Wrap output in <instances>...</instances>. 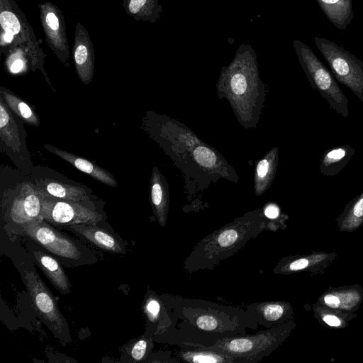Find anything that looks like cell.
<instances>
[{
    "label": "cell",
    "instance_id": "obj_1",
    "mask_svg": "<svg viewBox=\"0 0 363 363\" xmlns=\"http://www.w3.org/2000/svg\"><path fill=\"white\" fill-rule=\"evenodd\" d=\"M167 311L174 344L182 347H208L225 337L245 335L258 324L245 311L205 300L179 296L169 301ZM167 309V308H166Z\"/></svg>",
    "mask_w": 363,
    "mask_h": 363
},
{
    "label": "cell",
    "instance_id": "obj_2",
    "mask_svg": "<svg viewBox=\"0 0 363 363\" xmlns=\"http://www.w3.org/2000/svg\"><path fill=\"white\" fill-rule=\"evenodd\" d=\"M264 228L259 218H242L229 223L203 238L185 259L184 269L190 273L213 269L233 256Z\"/></svg>",
    "mask_w": 363,
    "mask_h": 363
},
{
    "label": "cell",
    "instance_id": "obj_3",
    "mask_svg": "<svg viewBox=\"0 0 363 363\" xmlns=\"http://www.w3.org/2000/svg\"><path fill=\"white\" fill-rule=\"evenodd\" d=\"M295 327L296 323L292 319L256 334L223 338L213 345L202 348L232 356L239 363H256L279 347L290 336Z\"/></svg>",
    "mask_w": 363,
    "mask_h": 363
},
{
    "label": "cell",
    "instance_id": "obj_4",
    "mask_svg": "<svg viewBox=\"0 0 363 363\" xmlns=\"http://www.w3.org/2000/svg\"><path fill=\"white\" fill-rule=\"evenodd\" d=\"M18 227L24 235L57 257L65 265L77 266L88 263L86 261L92 262L89 256H86L87 248L42 218Z\"/></svg>",
    "mask_w": 363,
    "mask_h": 363
},
{
    "label": "cell",
    "instance_id": "obj_5",
    "mask_svg": "<svg viewBox=\"0 0 363 363\" xmlns=\"http://www.w3.org/2000/svg\"><path fill=\"white\" fill-rule=\"evenodd\" d=\"M0 24L1 31L13 37L8 50L23 48L30 60L31 69H40L50 85L44 69L45 54L32 27L14 0H0Z\"/></svg>",
    "mask_w": 363,
    "mask_h": 363
},
{
    "label": "cell",
    "instance_id": "obj_6",
    "mask_svg": "<svg viewBox=\"0 0 363 363\" xmlns=\"http://www.w3.org/2000/svg\"><path fill=\"white\" fill-rule=\"evenodd\" d=\"M297 50L303 69L312 87L322 96L334 111L343 118H347V98L331 72L307 45L299 43Z\"/></svg>",
    "mask_w": 363,
    "mask_h": 363
},
{
    "label": "cell",
    "instance_id": "obj_7",
    "mask_svg": "<svg viewBox=\"0 0 363 363\" xmlns=\"http://www.w3.org/2000/svg\"><path fill=\"white\" fill-rule=\"evenodd\" d=\"M315 42L335 79L363 102V62L325 39L315 38Z\"/></svg>",
    "mask_w": 363,
    "mask_h": 363
},
{
    "label": "cell",
    "instance_id": "obj_8",
    "mask_svg": "<svg viewBox=\"0 0 363 363\" xmlns=\"http://www.w3.org/2000/svg\"><path fill=\"white\" fill-rule=\"evenodd\" d=\"M26 285L34 308L55 337L69 341V327L53 294L35 271L26 272Z\"/></svg>",
    "mask_w": 363,
    "mask_h": 363
},
{
    "label": "cell",
    "instance_id": "obj_9",
    "mask_svg": "<svg viewBox=\"0 0 363 363\" xmlns=\"http://www.w3.org/2000/svg\"><path fill=\"white\" fill-rule=\"evenodd\" d=\"M40 196L41 218L59 228L102 221L103 215L89 201L59 200Z\"/></svg>",
    "mask_w": 363,
    "mask_h": 363
},
{
    "label": "cell",
    "instance_id": "obj_10",
    "mask_svg": "<svg viewBox=\"0 0 363 363\" xmlns=\"http://www.w3.org/2000/svg\"><path fill=\"white\" fill-rule=\"evenodd\" d=\"M38 9L48 45L63 65L69 66V48L62 10L50 1L39 4Z\"/></svg>",
    "mask_w": 363,
    "mask_h": 363
},
{
    "label": "cell",
    "instance_id": "obj_11",
    "mask_svg": "<svg viewBox=\"0 0 363 363\" xmlns=\"http://www.w3.org/2000/svg\"><path fill=\"white\" fill-rule=\"evenodd\" d=\"M337 257L335 252L313 251L306 255H289L279 260L274 268V274H289L308 272L313 275L323 274Z\"/></svg>",
    "mask_w": 363,
    "mask_h": 363
},
{
    "label": "cell",
    "instance_id": "obj_12",
    "mask_svg": "<svg viewBox=\"0 0 363 363\" xmlns=\"http://www.w3.org/2000/svg\"><path fill=\"white\" fill-rule=\"evenodd\" d=\"M41 199L35 184L23 182L9 208V218L21 226L41 218Z\"/></svg>",
    "mask_w": 363,
    "mask_h": 363
},
{
    "label": "cell",
    "instance_id": "obj_13",
    "mask_svg": "<svg viewBox=\"0 0 363 363\" xmlns=\"http://www.w3.org/2000/svg\"><path fill=\"white\" fill-rule=\"evenodd\" d=\"M72 55L79 79L84 84H89L94 75L95 53L91 38L79 22L75 27Z\"/></svg>",
    "mask_w": 363,
    "mask_h": 363
},
{
    "label": "cell",
    "instance_id": "obj_14",
    "mask_svg": "<svg viewBox=\"0 0 363 363\" xmlns=\"http://www.w3.org/2000/svg\"><path fill=\"white\" fill-rule=\"evenodd\" d=\"M77 236L88 241L107 252L116 254H125L124 242L113 231H110L96 223H82L65 228Z\"/></svg>",
    "mask_w": 363,
    "mask_h": 363
},
{
    "label": "cell",
    "instance_id": "obj_15",
    "mask_svg": "<svg viewBox=\"0 0 363 363\" xmlns=\"http://www.w3.org/2000/svg\"><path fill=\"white\" fill-rule=\"evenodd\" d=\"M246 311L258 324L270 328L294 319L291 305L285 301L253 303L246 306Z\"/></svg>",
    "mask_w": 363,
    "mask_h": 363
},
{
    "label": "cell",
    "instance_id": "obj_16",
    "mask_svg": "<svg viewBox=\"0 0 363 363\" xmlns=\"http://www.w3.org/2000/svg\"><path fill=\"white\" fill-rule=\"evenodd\" d=\"M363 301V289L354 284L339 287H329L316 303L347 311L357 312Z\"/></svg>",
    "mask_w": 363,
    "mask_h": 363
},
{
    "label": "cell",
    "instance_id": "obj_17",
    "mask_svg": "<svg viewBox=\"0 0 363 363\" xmlns=\"http://www.w3.org/2000/svg\"><path fill=\"white\" fill-rule=\"evenodd\" d=\"M38 193L43 196L59 200L89 201L85 189L65 184L52 179H40L35 181Z\"/></svg>",
    "mask_w": 363,
    "mask_h": 363
},
{
    "label": "cell",
    "instance_id": "obj_18",
    "mask_svg": "<svg viewBox=\"0 0 363 363\" xmlns=\"http://www.w3.org/2000/svg\"><path fill=\"white\" fill-rule=\"evenodd\" d=\"M31 255L53 286L61 294L67 295L71 292L70 281L59 261L41 250L31 249Z\"/></svg>",
    "mask_w": 363,
    "mask_h": 363
},
{
    "label": "cell",
    "instance_id": "obj_19",
    "mask_svg": "<svg viewBox=\"0 0 363 363\" xmlns=\"http://www.w3.org/2000/svg\"><path fill=\"white\" fill-rule=\"evenodd\" d=\"M45 147L71 164L76 169L89 175L94 179L111 187H116L118 186L116 179L109 172L98 166L93 162L48 144L45 145Z\"/></svg>",
    "mask_w": 363,
    "mask_h": 363
},
{
    "label": "cell",
    "instance_id": "obj_20",
    "mask_svg": "<svg viewBox=\"0 0 363 363\" xmlns=\"http://www.w3.org/2000/svg\"><path fill=\"white\" fill-rule=\"evenodd\" d=\"M350 145H339L327 150L320 159L319 169L324 176L333 177L345 168L355 154Z\"/></svg>",
    "mask_w": 363,
    "mask_h": 363
},
{
    "label": "cell",
    "instance_id": "obj_21",
    "mask_svg": "<svg viewBox=\"0 0 363 363\" xmlns=\"http://www.w3.org/2000/svg\"><path fill=\"white\" fill-rule=\"evenodd\" d=\"M312 310L314 318L328 328L345 329L357 316L355 312L331 308L316 302L312 305Z\"/></svg>",
    "mask_w": 363,
    "mask_h": 363
},
{
    "label": "cell",
    "instance_id": "obj_22",
    "mask_svg": "<svg viewBox=\"0 0 363 363\" xmlns=\"http://www.w3.org/2000/svg\"><path fill=\"white\" fill-rule=\"evenodd\" d=\"M178 357L182 361L193 363H239L232 356L199 347H182L178 352Z\"/></svg>",
    "mask_w": 363,
    "mask_h": 363
},
{
    "label": "cell",
    "instance_id": "obj_23",
    "mask_svg": "<svg viewBox=\"0 0 363 363\" xmlns=\"http://www.w3.org/2000/svg\"><path fill=\"white\" fill-rule=\"evenodd\" d=\"M340 232L352 233L363 224V191L352 199L336 218Z\"/></svg>",
    "mask_w": 363,
    "mask_h": 363
},
{
    "label": "cell",
    "instance_id": "obj_24",
    "mask_svg": "<svg viewBox=\"0 0 363 363\" xmlns=\"http://www.w3.org/2000/svg\"><path fill=\"white\" fill-rule=\"evenodd\" d=\"M10 108L1 96L0 97V136L1 140L14 151L19 152L21 141L17 125Z\"/></svg>",
    "mask_w": 363,
    "mask_h": 363
},
{
    "label": "cell",
    "instance_id": "obj_25",
    "mask_svg": "<svg viewBox=\"0 0 363 363\" xmlns=\"http://www.w3.org/2000/svg\"><path fill=\"white\" fill-rule=\"evenodd\" d=\"M123 6L130 17L141 21L154 22L160 11L158 0H123Z\"/></svg>",
    "mask_w": 363,
    "mask_h": 363
},
{
    "label": "cell",
    "instance_id": "obj_26",
    "mask_svg": "<svg viewBox=\"0 0 363 363\" xmlns=\"http://www.w3.org/2000/svg\"><path fill=\"white\" fill-rule=\"evenodd\" d=\"M0 91L1 96L9 108L22 121L35 126L40 125V120L35 109L29 104L4 87H1Z\"/></svg>",
    "mask_w": 363,
    "mask_h": 363
},
{
    "label": "cell",
    "instance_id": "obj_27",
    "mask_svg": "<svg viewBox=\"0 0 363 363\" xmlns=\"http://www.w3.org/2000/svg\"><path fill=\"white\" fill-rule=\"evenodd\" d=\"M330 21L337 25H344L350 18L351 0H318Z\"/></svg>",
    "mask_w": 363,
    "mask_h": 363
},
{
    "label": "cell",
    "instance_id": "obj_28",
    "mask_svg": "<svg viewBox=\"0 0 363 363\" xmlns=\"http://www.w3.org/2000/svg\"><path fill=\"white\" fill-rule=\"evenodd\" d=\"M157 175L154 174L151 185V202L155 216L161 226H164L167 219V203L163 187L159 182Z\"/></svg>",
    "mask_w": 363,
    "mask_h": 363
},
{
    "label": "cell",
    "instance_id": "obj_29",
    "mask_svg": "<svg viewBox=\"0 0 363 363\" xmlns=\"http://www.w3.org/2000/svg\"><path fill=\"white\" fill-rule=\"evenodd\" d=\"M7 51L6 65L10 73L22 74L27 72L29 66L31 68L30 60L23 48H13Z\"/></svg>",
    "mask_w": 363,
    "mask_h": 363
},
{
    "label": "cell",
    "instance_id": "obj_30",
    "mask_svg": "<svg viewBox=\"0 0 363 363\" xmlns=\"http://www.w3.org/2000/svg\"><path fill=\"white\" fill-rule=\"evenodd\" d=\"M163 308L160 299L154 296L149 297L145 303V308L147 318L151 323H156L162 320L164 315L162 313Z\"/></svg>",
    "mask_w": 363,
    "mask_h": 363
},
{
    "label": "cell",
    "instance_id": "obj_31",
    "mask_svg": "<svg viewBox=\"0 0 363 363\" xmlns=\"http://www.w3.org/2000/svg\"><path fill=\"white\" fill-rule=\"evenodd\" d=\"M196 161L201 166L211 167L216 163V155L214 152L205 147H198L194 152Z\"/></svg>",
    "mask_w": 363,
    "mask_h": 363
},
{
    "label": "cell",
    "instance_id": "obj_32",
    "mask_svg": "<svg viewBox=\"0 0 363 363\" xmlns=\"http://www.w3.org/2000/svg\"><path fill=\"white\" fill-rule=\"evenodd\" d=\"M149 342L150 340L143 337L133 344L130 349V356L133 360L139 362L145 358Z\"/></svg>",
    "mask_w": 363,
    "mask_h": 363
},
{
    "label": "cell",
    "instance_id": "obj_33",
    "mask_svg": "<svg viewBox=\"0 0 363 363\" xmlns=\"http://www.w3.org/2000/svg\"><path fill=\"white\" fill-rule=\"evenodd\" d=\"M231 88L236 94H243L247 88V82L241 74H235L231 79Z\"/></svg>",
    "mask_w": 363,
    "mask_h": 363
},
{
    "label": "cell",
    "instance_id": "obj_34",
    "mask_svg": "<svg viewBox=\"0 0 363 363\" xmlns=\"http://www.w3.org/2000/svg\"><path fill=\"white\" fill-rule=\"evenodd\" d=\"M269 170V162L266 160L259 162L257 165V172L259 178L264 177Z\"/></svg>",
    "mask_w": 363,
    "mask_h": 363
},
{
    "label": "cell",
    "instance_id": "obj_35",
    "mask_svg": "<svg viewBox=\"0 0 363 363\" xmlns=\"http://www.w3.org/2000/svg\"><path fill=\"white\" fill-rule=\"evenodd\" d=\"M264 215L269 218L274 219L279 216V210L277 206L269 205L265 208Z\"/></svg>",
    "mask_w": 363,
    "mask_h": 363
}]
</instances>
